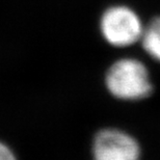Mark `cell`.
<instances>
[{"instance_id":"1","label":"cell","mask_w":160,"mask_h":160,"mask_svg":"<svg viewBox=\"0 0 160 160\" xmlns=\"http://www.w3.org/2000/svg\"><path fill=\"white\" fill-rule=\"evenodd\" d=\"M103 85L111 98L126 103L145 101L155 91L148 67L133 56L111 60L104 70Z\"/></svg>"},{"instance_id":"2","label":"cell","mask_w":160,"mask_h":160,"mask_svg":"<svg viewBox=\"0 0 160 160\" xmlns=\"http://www.w3.org/2000/svg\"><path fill=\"white\" fill-rule=\"evenodd\" d=\"M98 26L104 43L110 49L122 50L139 43L146 25L131 6L113 2L102 11Z\"/></svg>"},{"instance_id":"3","label":"cell","mask_w":160,"mask_h":160,"mask_svg":"<svg viewBox=\"0 0 160 160\" xmlns=\"http://www.w3.org/2000/svg\"><path fill=\"white\" fill-rule=\"evenodd\" d=\"M89 154L91 160H142V147L129 131L105 126L92 134Z\"/></svg>"},{"instance_id":"4","label":"cell","mask_w":160,"mask_h":160,"mask_svg":"<svg viewBox=\"0 0 160 160\" xmlns=\"http://www.w3.org/2000/svg\"><path fill=\"white\" fill-rule=\"evenodd\" d=\"M139 43L147 55L160 63V16L154 17L146 25Z\"/></svg>"},{"instance_id":"5","label":"cell","mask_w":160,"mask_h":160,"mask_svg":"<svg viewBox=\"0 0 160 160\" xmlns=\"http://www.w3.org/2000/svg\"><path fill=\"white\" fill-rule=\"evenodd\" d=\"M0 160H19L15 149L3 139H0Z\"/></svg>"}]
</instances>
